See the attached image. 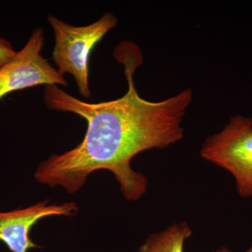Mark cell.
I'll use <instances>...</instances> for the list:
<instances>
[{
  "instance_id": "obj_1",
  "label": "cell",
  "mask_w": 252,
  "mask_h": 252,
  "mask_svg": "<svg viewBox=\"0 0 252 252\" xmlns=\"http://www.w3.org/2000/svg\"><path fill=\"white\" fill-rule=\"evenodd\" d=\"M115 56L124 64L128 84L120 98L89 103L64 92L57 85L44 86L46 105L53 110L72 112L86 119L84 140L65 153L53 154L41 162L34 177L39 183L62 187L69 193L78 191L93 172L107 170L114 174L126 200L137 201L146 193L148 181L131 168L137 154L149 149H163L182 140V119L192 101L190 89L160 102L142 98L133 81L142 63L140 49L122 43Z\"/></svg>"
},
{
  "instance_id": "obj_2",
  "label": "cell",
  "mask_w": 252,
  "mask_h": 252,
  "mask_svg": "<svg viewBox=\"0 0 252 252\" xmlns=\"http://www.w3.org/2000/svg\"><path fill=\"white\" fill-rule=\"evenodd\" d=\"M48 21L54 30L55 46L52 56L58 71L63 76L67 73L72 74L79 94L89 98L91 97L89 76L91 51L115 27L117 18L112 14H105L89 26H74L49 14Z\"/></svg>"
},
{
  "instance_id": "obj_3",
  "label": "cell",
  "mask_w": 252,
  "mask_h": 252,
  "mask_svg": "<svg viewBox=\"0 0 252 252\" xmlns=\"http://www.w3.org/2000/svg\"><path fill=\"white\" fill-rule=\"evenodd\" d=\"M200 157L230 172L238 195L252 197V118L235 115L223 130L207 137Z\"/></svg>"
},
{
  "instance_id": "obj_4",
  "label": "cell",
  "mask_w": 252,
  "mask_h": 252,
  "mask_svg": "<svg viewBox=\"0 0 252 252\" xmlns=\"http://www.w3.org/2000/svg\"><path fill=\"white\" fill-rule=\"evenodd\" d=\"M44 32L37 28L16 56L0 68V99L15 91L39 85L68 86L67 80L41 54Z\"/></svg>"
},
{
  "instance_id": "obj_5",
  "label": "cell",
  "mask_w": 252,
  "mask_h": 252,
  "mask_svg": "<svg viewBox=\"0 0 252 252\" xmlns=\"http://www.w3.org/2000/svg\"><path fill=\"white\" fill-rule=\"evenodd\" d=\"M49 200L19 210L0 211V241L12 252H28L39 246L32 241L30 233L42 219L51 216L72 217L78 212L76 203L50 205Z\"/></svg>"
},
{
  "instance_id": "obj_6",
  "label": "cell",
  "mask_w": 252,
  "mask_h": 252,
  "mask_svg": "<svg viewBox=\"0 0 252 252\" xmlns=\"http://www.w3.org/2000/svg\"><path fill=\"white\" fill-rule=\"evenodd\" d=\"M193 233L186 220L177 222L162 231L149 235L137 252H184L185 242Z\"/></svg>"
},
{
  "instance_id": "obj_7",
  "label": "cell",
  "mask_w": 252,
  "mask_h": 252,
  "mask_svg": "<svg viewBox=\"0 0 252 252\" xmlns=\"http://www.w3.org/2000/svg\"><path fill=\"white\" fill-rule=\"evenodd\" d=\"M16 54L17 52L9 41L0 38V68L9 63Z\"/></svg>"
},
{
  "instance_id": "obj_8",
  "label": "cell",
  "mask_w": 252,
  "mask_h": 252,
  "mask_svg": "<svg viewBox=\"0 0 252 252\" xmlns=\"http://www.w3.org/2000/svg\"><path fill=\"white\" fill-rule=\"evenodd\" d=\"M211 252H234L230 250L229 249L227 248L226 247H221V248L217 249V250H213ZM244 252H252V245L248 249V250Z\"/></svg>"
}]
</instances>
